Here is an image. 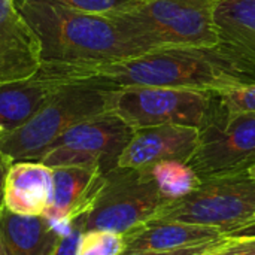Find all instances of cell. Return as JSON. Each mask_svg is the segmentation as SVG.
I'll return each instance as SVG.
<instances>
[{
  "label": "cell",
  "mask_w": 255,
  "mask_h": 255,
  "mask_svg": "<svg viewBox=\"0 0 255 255\" xmlns=\"http://www.w3.org/2000/svg\"><path fill=\"white\" fill-rule=\"evenodd\" d=\"M221 40L255 55V0H215Z\"/></svg>",
  "instance_id": "obj_17"
},
{
  "label": "cell",
  "mask_w": 255,
  "mask_h": 255,
  "mask_svg": "<svg viewBox=\"0 0 255 255\" xmlns=\"http://www.w3.org/2000/svg\"><path fill=\"white\" fill-rule=\"evenodd\" d=\"M126 241L121 233L108 230H85L81 236L76 255H123Z\"/></svg>",
  "instance_id": "obj_19"
},
{
  "label": "cell",
  "mask_w": 255,
  "mask_h": 255,
  "mask_svg": "<svg viewBox=\"0 0 255 255\" xmlns=\"http://www.w3.org/2000/svg\"><path fill=\"white\" fill-rule=\"evenodd\" d=\"M118 16L151 51L221 42L215 0H142Z\"/></svg>",
  "instance_id": "obj_4"
},
{
  "label": "cell",
  "mask_w": 255,
  "mask_h": 255,
  "mask_svg": "<svg viewBox=\"0 0 255 255\" xmlns=\"http://www.w3.org/2000/svg\"><path fill=\"white\" fill-rule=\"evenodd\" d=\"M254 229H255V217L253 218V221L250 223V226H248V227H247V229H245L244 232H253ZM244 232H242V233H244ZM239 235H241V233H239Z\"/></svg>",
  "instance_id": "obj_27"
},
{
  "label": "cell",
  "mask_w": 255,
  "mask_h": 255,
  "mask_svg": "<svg viewBox=\"0 0 255 255\" xmlns=\"http://www.w3.org/2000/svg\"><path fill=\"white\" fill-rule=\"evenodd\" d=\"M12 163L13 161L0 151V208H4L3 206V188H4V179H6L7 170Z\"/></svg>",
  "instance_id": "obj_25"
},
{
  "label": "cell",
  "mask_w": 255,
  "mask_h": 255,
  "mask_svg": "<svg viewBox=\"0 0 255 255\" xmlns=\"http://www.w3.org/2000/svg\"><path fill=\"white\" fill-rule=\"evenodd\" d=\"M202 179L248 170L255 164V112H227L215 94L211 114L187 163Z\"/></svg>",
  "instance_id": "obj_8"
},
{
  "label": "cell",
  "mask_w": 255,
  "mask_h": 255,
  "mask_svg": "<svg viewBox=\"0 0 255 255\" xmlns=\"http://www.w3.org/2000/svg\"><path fill=\"white\" fill-rule=\"evenodd\" d=\"M52 167L40 161H13L3 188L4 209L19 215H45L52 203Z\"/></svg>",
  "instance_id": "obj_13"
},
{
  "label": "cell",
  "mask_w": 255,
  "mask_h": 255,
  "mask_svg": "<svg viewBox=\"0 0 255 255\" xmlns=\"http://www.w3.org/2000/svg\"><path fill=\"white\" fill-rule=\"evenodd\" d=\"M94 79L112 87L148 85L221 94L255 84V55L229 42L161 48L124 61L73 73L66 81Z\"/></svg>",
  "instance_id": "obj_2"
},
{
  "label": "cell",
  "mask_w": 255,
  "mask_h": 255,
  "mask_svg": "<svg viewBox=\"0 0 255 255\" xmlns=\"http://www.w3.org/2000/svg\"><path fill=\"white\" fill-rule=\"evenodd\" d=\"M215 94L169 87L130 85L115 87L111 112L133 130L157 126H185L202 128Z\"/></svg>",
  "instance_id": "obj_6"
},
{
  "label": "cell",
  "mask_w": 255,
  "mask_h": 255,
  "mask_svg": "<svg viewBox=\"0 0 255 255\" xmlns=\"http://www.w3.org/2000/svg\"><path fill=\"white\" fill-rule=\"evenodd\" d=\"M1 209H3V208H0V214H1Z\"/></svg>",
  "instance_id": "obj_29"
},
{
  "label": "cell",
  "mask_w": 255,
  "mask_h": 255,
  "mask_svg": "<svg viewBox=\"0 0 255 255\" xmlns=\"http://www.w3.org/2000/svg\"><path fill=\"white\" fill-rule=\"evenodd\" d=\"M61 233L43 215L28 217L1 209L0 235L7 255H52Z\"/></svg>",
  "instance_id": "obj_16"
},
{
  "label": "cell",
  "mask_w": 255,
  "mask_h": 255,
  "mask_svg": "<svg viewBox=\"0 0 255 255\" xmlns=\"http://www.w3.org/2000/svg\"><path fill=\"white\" fill-rule=\"evenodd\" d=\"M199 142V128L185 126H157L134 130L118 158L121 169H143L160 161L188 163Z\"/></svg>",
  "instance_id": "obj_12"
},
{
  "label": "cell",
  "mask_w": 255,
  "mask_h": 255,
  "mask_svg": "<svg viewBox=\"0 0 255 255\" xmlns=\"http://www.w3.org/2000/svg\"><path fill=\"white\" fill-rule=\"evenodd\" d=\"M40 42L15 0H0V85L25 81L40 70Z\"/></svg>",
  "instance_id": "obj_10"
},
{
  "label": "cell",
  "mask_w": 255,
  "mask_h": 255,
  "mask_svg": "<svg viewBox=\"0 0 255 255\" xmlns=\"http://www.w3.org/2000/svg\"><path fill=\"white\" fill-rule=\"evenodd\" d=\"M105 175L100 167L94 166L52 167L54 196L43 217L61 232L69 230L75 221L91 211L103 188Z\"/></svg>",
  "instance_id": "obj_11"
},
{
  "label": "cell",
  "mask_w": 255,
  "mask_h": 255,
  "mask_svg": "<svg viewBox=\"0 0 255 255\" xmlns=\"http://www.w3.org/2000/svg\"><path fill=\"white\" fill-rule=\"evenodd\" d=\"M63 84L40 72L25 81L0 85V139L30 121Z\"/></svg>",
  "instance_id": "obj_15"
},
{
  "label": "cell",
  "mask_w": 255,
  "mask_h": 255,
  "mask_svg": "<svg viewBox=\"0 0 255 255\" xmlns=\"http://www.w3.org/2000/svg\"><path fill=\"white\" fill-rule=\"evenodd\" d=\"M114 90L94 79L63 81L30 121L0 139V151L12 161H37L69 128L111 112Z\"/></svg>",
  "instance_id": "obj_3"
},
{
  "label": "cell",
  "mask_w": 255,
  "mask_h": 255,
  "mask_svg": "<svg viewBox=\"0 0 255 255\" xmlns=\"http://www.w3.org/2000/svg\"><path fill=\"white\" fill-rule=\"evenodd\" d=\"M255 217V179L248 170L202 179L188 196L170 200L154 220L215 227L242 233Z\"/></svg>",
  "instance_id": "obj_5"
},
{
  "label": "cell",
  "mask_w": 255,
  "mask_h": 255,
  "mask_svg": "<svg viewBox=\"0 0 255 255\" xmlns=\"http://www.w3.org/2000/svg\"><path fill=\"white\" fill-rule=\"evenodd\" d=\"M248 172H250V175H251V176H253V178L255 179V164L254 166H251V167L248 169Z\"/></svg>",
  "instance_id": "obj_28"
},
{
  "label": "cell",
  "mask_w": 255,
  "mask_h": 255,
  "mask_svg": "<svg viewBox=\"0 0 255 255\" xmlns=\"http://www.w3.org/2000/svg\"><path fill=\"white\" fill-rule=\"evenodd\" d=\"M82 233H84V227H82V218H81V220L75 221L67 232L61 233L52 255L78 254V247H79V241H81Z\"/></svg>",
  "instance_id": "obj_23"
},
{
  "label": "cell",
  "mask_w": 255,
  "mask_h": 255,
  "mask_svg": "<svg viewBox=\"0 0 255 255\" xmlns=\"http://www.w3.org/2000/svg\"><path fill=\"white\" fill-rule=\"evenodd\" d=\"M0 255H7L6 248H4V244H3V239H1V235H0Z\"/></svg>",
  "instance_id": "obj_26"
},
{
  "label": "cell",
  "mask_w": 255,
  "mask_h": 255,
  "mask_svg": "<svg viewBox=\"0 0 255 255\" xmlns=\"http://www.w3.org/2000/svg\"><path fill=\"white\" fill-rule=\"evenodd\" d=\"M126 241V253L142 251H169L191 245H200L227 238L221 229L205 227L176 221L148 220L123 235Z\"/></svg>",
  "instance_id": "obj_14"
},
{
  "label": "cell",
  "mask_w": 255,
  "mask_h": 255,
  "mask_svg": "<svg viewBox=\"0 0 255 255\" xmlns=\"http://www.w3.org/2000/svg\"><path fill=\"white\" fill-rule=\"evenodd\" d=\"M133 133L118 115L106 112L69 128L37 161L49 167L94 166L108 173L118 167V158Z\"/></svg>",
  "instance_id": "obj_9"
},
{
  "label": "cell",
  "mask_w": 255,
  "mask_h": 255,
  "mask_svg": "<svg viewBox=\"0 0 255 255\" xmlns=\"http://www.w3.org/2000/svg\"><path fill=\"white\" fill-rule=\"evenodd\" d=\"M218 100L227 112H255V84L218 94Z\"/></svg>",
  "instance_id": "obj_21"
},
{
  "label": "cell",
  "mask_w": 255,
  "mask_h": 255,
  "mask_svg": "<svg viewBox=\"0 0 255 255\" xmlns=\"http://www.w3.org/2000/svg\"><path fill=\"white\" fill-rule=\"evenodd\" d=\"M143 169L149 173L160 193L169 200L182 199L202 184V178L184 161L167 160Z\"/></svg>",
  "instance_id": "obj_18"
},
{
  "label": "cell",
  "mask_w": 255,
  "mask_h": 255,
  "mask_svg": "<svg viewBox=\"0 0 255 255\" xmlns=\"http://www.w3.org/2000/svg\"><path fill=\"white\" fill-rule=\"evenodd\" d=\"M169 202L145 169L115 167L105 175L103 188L82 218V227L84 232L108 230L124 235L154 218Z\"/></svg>",
  "instance_id": "obj_7"
},
{
  "label": "cell",
  "mask_w": 255,
  "mask_h": 255,
  "mask_svg": "<svg viewBox=\"0 0 255 255\" xmlns=\"http://www.w3.org/2000/svg\"><path fill=\"white\" fill-rule=\"evenodd\" d=\"M224 239L206 242V244H200V245H191V247L169 250V251H142V253H128V254L123 255H209L221 245Z\"/></svg>",
  "instance_id": "obj_24"
},
{
  "label": "cell",
  "mask_w": 255,
  "mask_h": 255,
  "mask_svg": "<svg viewBox=\"0 0 255 255\" xmlns=\"http://www.w3.org/2000/svg\"><path fill=\"white\" fill-rule=\"evenodd\" d=\"M209 255H255V233L227 236Z\"/></svg>",
  "instance_id": "obj_22"
},
{
  "label": "cell",
  "mask_w": 255,
  "mask_h": 255,
  "mask_svg": "<svg viewBox=\"0 0 255 255\" xmlns=\"http://www.w3.org/2000/svg\"><path fill=\"white\" fill-rule=\"evenodd\" d=\"M66 7L99 15H118L137 6L142 0H54Z\"/></svg>",
  "instance_id": "obj_20"
},
{
  "label": "cell",
  "mask_w": 255,
  "mask_h": 255,
  "mask_svg": "<svg viewBox=\"0 0 255 255\" xmlns=\"http://www.w3.org/2000/svg\"><path fill=\"white\" fill-rule=\"evenodd\" d=\"M40 42V73L66 81L76 72L139 57L143 45L118 15L66 7L54 0H15Z\"/></svg>",
  "instance_id": "obj_1"
}]
</instances>
